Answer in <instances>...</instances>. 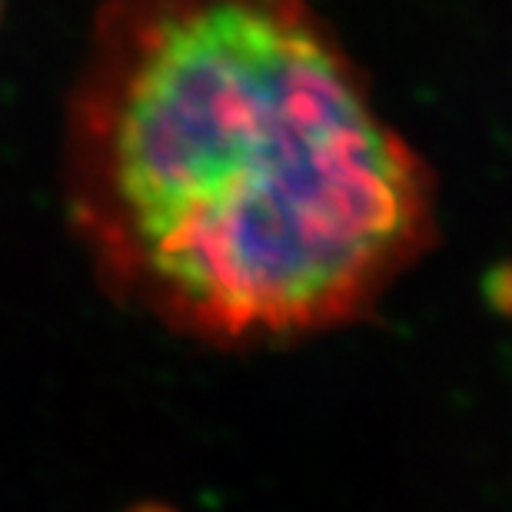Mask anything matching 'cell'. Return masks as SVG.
I'll return each mask as SVG.
<instances>
[{"mask_svg":"<svg viewBox=\"0 0 512 512\" xmlns=\"http://www.w3.org/2000/svg\"><path fill=\"white\" fill-rule=\"evenodd\" d=\"M64 200L107 293L220 346L360 320L436 237L423 157L310 0H104Z\"/></svg>","mask_w":512,"mask_h":512,"instance_id":"6da1fadb","label":"cell"}]
</instances>
